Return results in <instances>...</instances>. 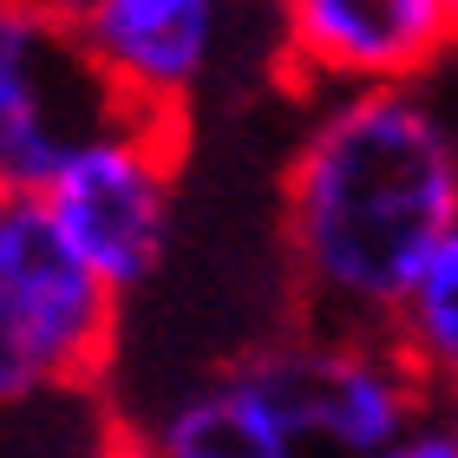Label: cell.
Masks as SVG:
<instances>
[{
	"label": "cell",
	"instance_id": "1",
	"mask_svg": "<svg viewBox=\"0 0 458 458\" xmlns=\"http://www.w3.org/2000/svg\"><path fill=\"white\" fill-rule=\"evenodd\" d=\"M458 223V118L432 86L315 98L282 164V256L301 327L386 335Z\"/></svg>",
	"mask_w": 458,
	"mask_h": 458
},
{
	"label": "cell",
	"instance_id": "2",
	"mask_svg": "<svg viewBox=\"0 0 458 458\" xmlns=\"http://www.w3.org/2000/svg\"><path fill=\"white\" fill-rule=\"evenodd\" d=\"M229 367L276 406V420L301 439L308 458H380L432 406L420 373L386 335L295 327Z\"/></svg>",
	"mask_w": 458,
	"mask_h": 458
},
{
	"label": "cell",
	"instance_id": "3",
	"mask_svg": "<svg viewBox=\"0 0 458 458\" xmlns=\"http://www.w3.org/2000/svg\"><path fill=\"white\" fill-rule=\"evenodd\" d=\"M177 151L183 124L124 118L118 131L79 144L39 191V210L72 242V256L92 268L112 295H138L164 268L177 210Z\"/></svg>",
	"mask_w": 458,
	"mask_h": 458
},
{
	"label": "cell",
	"instance_id": "4",
	"mask_svg": "<svg viewBox=\"0 0 458 458\" xmlns=\"http://www.w3.org/2000/svg\"><path fill=\"white\" fill-rule=\"evenodd\" d=\"M138 118L98 72L72 20L39 0H0V191L39 197L79 144Z\"/></svg>",
	"mask_w": 458,
	"mask_h": 458
},
{
	"label": "cell",
	"instance_id": "5",
	"mask_svg": "<svg viewBox=\"0 0 458 458\" xmlns=\"http://www.w3.org/2000/svg\"><path fill=\"white\" fill-rule=\"evenodd\" d=\"M458 53L445 0H282L276 66L301 92L426 86Z\"/></svg>",
	"mask_w": 458,
	"mask_h": 458
},
{
	"label": "cell",
	"instance_id": "6",
	"mask_svg": "<svg viewBox=\"0 0 458 458\" xmlns=\"http://www.w3.org/2000/svg\"><path fill=\"white\" fill-rule=\"evenodd\" d=\"M0 301L27 327L53 386H92L118 347V295L72 256L39 197H7L0 216Z\"/></svg>",
	"mask_w": 458,
	"mask_h": 458
},
{
	"label": "cell",
	"instance_id": "7",
	"mask_svg": "<svg viewBox=\"0 0 458 458\" xmlns=\"http://www.w3.org/2000/svg\"><path fill=\"white\" fill-rule=\"evenodd\" d=\"M72 27L138 118L183 124L223 47V0H86Z\"/></svg>",
	"mask_w": 458,
	"mask_h": 458
},
{
	"label": "cell",
	"instance_id": "8",
	"mask_svg": "<svg viewBox=\"0 0 458 458\" xmlns=\"http://www.w3.org/2000/svg\"><path fill=\"white\" fill-rule=\"evenodd\" d=\"M151 458H308L301 439L276 420V406L236 367L183 386L144 432Z\"/></svg>",
	"mask_w": 458,
	"mask_h": 458
},
{
	"label": "cell",
	"instance_id": "9",
	"mask_svg": "<svg viewBox=\"0 0 458 458\" xmlns=\"http://www.w3.org/2000/svg\"><path fill=\"white\" fill-rule=\"evenodd\" d=\"M386 341L406 353V367L420 373V386L432 400H458V223L426 256L420 282L406 288Z\"/></svg>",
	"mask_w": 458,
	"mask_h": 458
},
{
	"label": "cell",
	"instance_id": "10",
	"mask_svg": "<svg viewBox=\"0 0 458 458\" xmlns=\"http://www.w3.org/2000/svg\"><path fill=\"white\" fill-rule=\"evenodd\" d=\"M47 367H39V353L27 341V327L13 321V308L0 301V406H20L33 400V393H47Z\"/></svg>",
	"mask_w": 458,
	"mask_h": 458
},
{
	"label": "cell",
	"instance_id": "11",
	"mask_svg": "<svg viewBox=\"0 0 458 458\" xmlns=\"http://www.w3.org/2000/svg\"><path fill=\"white\" fill-rule=\"evenodd\" d=\"M380 458H458V406L452 400H432Z\"/></svg>",
	"mask_w": 458,
	"mask_h": 458
},
{
	"label": "cell",
	"instance_id": "12",
	"mask_svg": "<svg viewBox=\"0 0 458 458\" xmlns=\"http://www.w3.org/2000/svg\"><path fill=\"white\" fill-rule=\"evenodd\" d=\"M98 458H151V452H144V439L118 432V439H106V452H98Z\"/></svg>",
	"mask_w": 458,
	"mask_h": 458
},
{
	"label": "cell",
	"instance_id": "13",
	"mask_svg": "<svg viewBox=\"0 0 458 458\" xmlns=\"http://www.w3.org/2000/svg\"><path fill=\"white\" fill-rule=\"evenodd\" d=\"M39 7H53L59 20H79V13H86V0H39Z\"/></svg>",
	"mask_w": 458,
	"mask_h": 458
},
{
	"label": "cell",
	"instance_id": "14",
	"mask_svg": "<svg viewBox=\"0 0 458 458\" xmlns=\"http://www.w3.org/2000/svg\"><path fill=\"white\" fill-rule=\"evenodd\" d=\"M445 13H452V33H458V0H445Z\"/></svg>",
	"mask_w": 458,
	"mask_h": 458
},
{
	"label": "cell",
	"instance_id": "15",
	"mask_svg": "<svg viewBox=\"0 0 458 458\" xmlns=\"http://www.w3.org/2000/svg\"><path fill=\"white\" fill-rule=\"evenodd\" d=\"M0 216H7V191H0Z\"/></svg>",
	"mask_w": 458,
	"mask_h": 458
},
{
	"label": "cell",
	"instance_id": "16",
	"mask_svg": "<svg viewBox=\"0 0 458 458\" xmlns=\"http://www.w3.org/2000/svg\"><path fill=\"white\" fill-rule=\"evenodd\" d=\"M452 406H458V400H452Z\"/></svg>",
	"mask_w": 458,
	"mask_h": 458
}]
</instances>
